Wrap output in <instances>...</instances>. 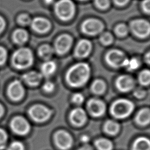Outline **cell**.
Here are the masks:
<instances>
[{
  "label": "cell",
  "mask_w": 150,
  "mask_h": 150,
  "mask_svg": "<svg viewBox=\"0 0 150 150\" xmlns=\"http://www.w3.org/2000/svg\"><path fill=\"white\" fill-rule=\"evenodd\" d=\"M90 74L89 65L84 62L78 63L68 70L66 79L68 84L71 87H80L87 82L90 78Z\"/></svg>",
  "instance_id": "1"
},
{
  "label": "cell",
  "mask_w": 150,
  "mask_h": 150,
  "mask_svg": "<svg viewBox=\"0 0 150 150\" xmlns=\"http://www.w3.org/2000/svg\"><path fill=\"white\" fill-rule=\"evenodd\" d=\"M134 104L132 101L125 98L115 101L111 105L110 112L112 115L118 119L128 117L134 111Z\"/></svg>",
  "instance_id": "2"
},
{
  "label": "cell",
  "mask_w": 150,
  "mask_h": 150,
  "mask_svg": "<svg viewBox=\"0 0 150 150\" xmlns=\"http://www.w3.org/2000/svg\"><path fill=\"white\" fill-rule=\"evenodd\" d=\"M13 65L17 69H23L30 66L33 62L32 51L27 47H22L16 50L12 57Z\"/></svg>",
  "instance_id": "3"
},
{
  "label": "cell",
  "mask_w": 150,
  "mask_h": 150,
  "mask_svg": "<svg viewBox=\"0 0 150 150\" xmlns=\"http://www.w3.org/2000/svg\"><path fill=\"white\" fill-rule=\"evenodd\" d=\"M55 12L60 19L67 21L73 16L75 5L71 0H60L56 4Z\"/></svg>",
  "instance_id": "4"
},
{
  "label": "cell",
  "mask_w": 150,
  "mask_h": 150,
  "mask_svg": "<svg viewBox=\"0 0 150 150\" xmlns=\"http://www.w3.org/2000/svg\"><path fill=\"white\" fill-rule=\"evenodd\" d=\"M52 114V110L41 104L34 105L29 110L30 117L38 122H43L47 121L51 117Z\"/></svg>",
  "instance_id": "5"
},
{
  "label": "cell",
  "mask_w": 150,
  "mask_h": 150,
  "mask_svg": "<svg viewBox=\"0 0 150 150\" xmlns=\"http://www.w3.org/2000/svg\"><path fill=\"white\" fill-rule=\"evenodd\" d=\"M127 58L125 54L118 49L110 50L105 56V60L107 63L111 67L118 68L124 67Z\"/></svg>",
  "instance_id": "6"
},
{
  "label": "cell",
  "mask_w": 150,
  "mask_h": 150,
  "mask_svg": "<svg viewBox=\"0 0 150 150\" xmlns=\"http://www.w3.org/2000/svg\"><path fill=\"white\" fill-rule=\"evenodd\" d=\"M131 30L138 38H145L150 32V25L148 21L144 19H137L131 23Z\"/></svg>",
  "instance_id": "7"
},
{
  "label": "cell",
  "mask_w": 150,
  "mask_h": 150,
  "mask_svg": "<svg viewBox=\"0 0 150 150\" xmlns=\"http://www.w3.org/2000/svg\"><path fill=\"white\" fill-rule=\"evenodd\" d=\"M104 28L103 23L96 19H88L85 21L82 25L83 32L88 35H96L101 33Z\"/></svg>",
  "instance_id": "8"
},
{
  "label": "cell",
  "mask_w": 150,
  "mask_h": 150,
  "mask_svg": "<svg viewBox=\"0 0 150 150\" xmlns=\"http://www.w3.org/2000/svg\"><path fill=\"white\" fill-rule=\"evenodd\" d=\"M11 127L13 132L21 135L27 134L30 129L28 121L21 116H16L12 119L11 122Z\"/></svg>",
  "instance_id": "9"
},
{
  "label": "cell",
  "mask_w": 150,
  "mask_h": 150,
  "mask_svg": "<svg viewBox=\"0 0 150 150\" xmlns=\"http://www.w3.org/2000/svg\"><path fill=\"white\" fill-rule=\"evenodd\" d=\"M54 141L56 145L61 149L66 150L71 148L73 144V138L69 133L64 131H58L54 135Z\"/></svg>",
  "instance_id": "10"
},
{
  "label": "cell",
  "mask_w": 150,
  "mask_h": 150,
  "mask_svg": "<svg viewBox=\"0 0 150 150\" xmlns=\"http://www.w3.org/2000/svg\"><path fill=\"white\" fill-rule=\"evenodd\" d=\"M72 42V38L70 35L67 34L60 35L55 42L54 49L59 54H64L70 49Z\"/></svg>",
  "instance_id": "11"
},
{
  "label": "cell",
  "mask_w": 150,
  "mask_h": 150,
  "mask_svg": "<svg viewBox=\"0 0 150 150\" xmlns=\"http://www.w3.org/2000/svg\"><path fill=\"white\" fill-rule=\"evenodd\" d=\"M87 108L93 116H102L105 112L106 105L104 101L97 98H91L87 103Z\"/></svg>",
  "instance_id": "12"
},
{
  "label": "cell",
  "mask_w": 150,
  "mask_h": 150,
  "mask_svg": "<svg viewBox=\"0 0 150 150\" xmlns=\"http://www.w3.org/2000/svg\"><path fill=\"white\" fill-rule=\"evenodd\" d=\"M8 95L9 97L15 101H18L21 100L24 95V88L19 80H15L12 82L8 90Z\"/></svg>",
  "instance_id": "13"
},
{
  "label": "cell",
  "mask_w": 150,
  "mask_h": 150,
  "mask_svg": "<svg viewBox=\"0 0 150 150\" xmlns=\"http://www.w3.org/2000/svg\"><path fill=\"white\" fill-rule=\"evenodd\" d=\"M116 86L120 91L127 92L134 88L135 81L134 79L129 75H122L117 79Z\"/></svg>",
  "instance_id": "14"
},
{
  "label": "cell",
  "mask_w": 150,
  "mask_h": 150,
  "mask_svg": "<svg viewBox=\"0 0 150 150\" xmlns=\"http://www.w3.org/2000/svg\"><path fill=\"white\" fill-rule=\"evenodd\" d=\"M91 43L87 39H81L77 43L75 49V55L79 58H84L88 56L91 50Z\"/></svg>",
  "instance_id": "15"
},
{
  "label": "cell",
  "mask_w": 150,
  "mask_h": 150,
  "mask_svg": "<svg viewBox=\"0 0 150 150\" xmlns=\"http://www.w3.org/2000/svg\"><path fill=\"white\" fill-rule=\"evenodd\" d=\"M32 28L36 32L40 33L47 32L50 28V22L43 18L36 17L30 22Z\"/></svg>",
  "instance_id": "16"
},
{
  "label": "cell",
  "mask_w": 150,
  "mask_h": 150,
  "mask_svg": "<svg viewBox=\"0 0 150 150\" xmlns=\"http://www.w3.org/2000/svg\"><path fill=\"white\" fill-rule=\"evenodd\" d=\"M70 118L73 124L77 126H81L86 122L87 120V114L83 108L77 107L71 111Z\"/></svg>",
  "instance_id": "17"
},
{
  "label": "cell",
  "mask_w": 150,
  "mask_h": 150,
  "mask_svg": "<svg viewBox=\"0 0 150 150\" xmlns=\"http://www.w3.org/2000/svg\"><path fill=\"white\" fill-rule=\"evenodd\" d=\"M42 76H43L40 73L32 71L24 74L22 76V79L29 86H36L40 83Z\"/></svg>",
  "instance_id": "18"
},
{
  "label": "cell",
  "mask_w": 150,
  "mask_h": 150,
  "mask_svg": "<svg viewBox=\"0 0 150 150\" xmlns=\"http://www.w3.org/2000/svg\"><path fill=\"white\" fill-rule=\"evenodd\" d=\"M40 70L42 76L49 77L55 72L56 70V64L54 61L47 60L42 64Z\"/></svg>",
  "instance_id": "19"
},
{
  "label": "cell",
  "mask_w": 150,
  "mask_h": 150,
  "mask_svg": "<svg viewBox=\"0 0 150 150\" xmlns=\"http://www.w3.org/2000/svg\"><path fill=\"white\" fill-rule=\"evenodd\" d=\"M132 150H150L149 139L145 137L137 138L132 145Z\"/></svg>",
  "instance_id": "20"
},
{
  "label": "cell",
  "mask_w": 150,
  "mask_h": 150,
  "mask_svg": "<svg viewBox=\"0 0 150 150\" xmlns=\"http://www.w3.org/2000/svg\"><path fill=\"white\" fill-rule=\"evenodd\" d=\"M13 39L16 43L19 45L23 44L28 39V33L25 29H18L13 33Z\"/></svg>",
  "instance_id": "21"
},
{
  "label": "cell",
  "mask_w": 150,
  "mask_h": 150,
  "mask_svg": "<svg viewBox=\"0 0 150 150\" xmlns=\"http://www.w3.org/2000/svg\"><path fill=\"white\" fill-rule=\"evenodd\" d=\"M137 122L140 125H146L150 121V112L148 108H144L140 110L136 117Z\"/></svg>",
  "instance_id": "22"
},
{
  "label": "cell",
  "mask_w": 150,
  "mask_h": 150,
  "mask_svg": "<svg viewBox=\"0 0 150 150\" xmlns=\"http://www.w3.org/2000/svg\"><path fill=\"white\" fill-rule=\"evenodd\" d=\"M104 131L110 135H115L120 129V125L114 120H108L104 126Z\"/></svg>",
  "instance_id": "23"
},
{
  "label": "cell",
  "mask_w": 150,
  "mask_h": 150,
  "mask_svg": "<svg viewBox=\"0 0 150 150\" xmlns=\"http://www.w3.org/2000/svg\"><path fill=\"white\" fill-rule=\"evenodd\" d=\"M95 146L98 150H112V143L106 138H100L96 141Z\"/></svg>",
  "instance_id": "24"
},
{
  "label": "cell",
  "mask_w": 150,
  "mask_h": 150,
  "mask_svg": "<svg viewBox=\"0 0 150 150\" xmlns=\"http://www.w3.org/2000/svg\"><path fill=\"white\" fill-rule=\"evenodd\" d=\"M91 88L94 93L96 94H101L105 91L106 85L104 81L100 79H97L93 82Z\"/></svg>",
  "instance_id": "25"
},
{
  "label": "cell",
  "mask_w": 150,
  "mask_h": 150,
  "mask_svg": "<svg viewBox=\"0 0 150 150\" xmlns=\"http://www.w3.org/2000/svg\"><path fill=\"white\" fill-rule=\"evenodd\" d=\"M54 49L49 45H42L38 50L39 55L44 59H49L53 54Z\"/></svg>",
  "instance_id": "26"
},
{
  "label": "cell",
  "mask_w": 150,
  "mask_h": 150,
  "mask_svg": "<svg viewBox=\"0 0 150 150\" xmlns=\"http://www.w3.org/2000/svg\"><path fill=\"white\" fill-rule=\"evenodd\" d=\"M139 66H140L139 60L137 58L132 57L130 59L127 58L124 67H126L128 70L133 71L137 69L139 67Z\"/></svg>",
  "instance_id": "27"
},
{
  "label": "cell",
  "mask_w": 150,
  "mask_h": 150,
  "mask_svg": "<svg viewBox=\"0 0 150 150\" xmlns=\"http://www.w3.org/2000/svg\"><path fill=\"white\" fill-rule=\"evenodd\" d=\"M138 80L141 84L148 86L150 82V71L148 69L142 70L139 74Z\"/></svg>",
  "instance_id": "28"
},
{
  "label": "cell",
  "mask_w": 150,
  "mask_h": 150,
  "mask_svg": "<svg viewBox=\"0 0 150 150\" xmlns=\"http://www.w3.org/2000/svg\"><path fill=\"white\" fill-rule=\"evenodd\" d=\"M100 40L103 45H108L112 42L113 36L109 32H104L101 35Z\"/></svg>",
  "instance_id": "29"
},
{
  "label": "cell",
  "mask_w": 150,
  "mask_h": 150,
  "mask_svg": "<svg viewBox=\"0 0 150 150\" xmlns=\"http://www.w3.org/2000/svg\"><path fill=\"white\" fill-rule=\"evenodd\" d=\"M115 32L120 36H125L128 32V28L125 24H120L115 28Z\"/></svg>",
  "instance_id": "30"
},
{
  "label": "cell",
  "mask_w": 150,
  "mask_h": 150,
  "mask_svg": "<svg viewBox=\"0 0 150 150\" xmlns=\"http://www.w3.org/2000/svg\"><path fill=\"white\" fill-rule=\"evenodd\" d=\"M8 135L6 132L2 129L0 128V149H2L5 147Z\"/></svg>",
  "instance_id": "31"
},
{
  "label": "cell",
  "mask_w": 150,
  "mask_h": 150,
  "mask_svg": "<svg viewBox=\"0 0 150 150\" xmlns=\"http://www.w3.org/2000/svg\"><path fill=\"white\" fill-rule=\"evenodd\" d=\"M84 100V97L83 95L81 93H77L74 94L72 96V101L76 104L80 105L83 103Z\"/></svg>",
  "instance_id": "32"
},
{
  "label": "cell",
  "mask_w": 150,
  "mask_h": 150,
  "mask_svg": "<svg viewBox=\"0 0 150 150\" xmlns=\"http://www.w3.org/2000/svg\"><path fill=\"white\" fill-rule=\"evenodd\" d=\"M8 150H24V146L19 141H14L10 144Z\"/></svg>",
  "instance_id": "33"
},
{
  "label": "cell",
  "mask_w": 150,
  "mask_h": 150,
  "mask_svg": "<svg viewBox=\"0 0 150 150\" xmlns=\"http://www.w3.org/2000/svg\"><path fill=\"white\" fill-rule=\"evenodd\" d=\"M18 22L22 25H27L31 22V20L28 15L22 14L18 17Z\"/></svg>",
  "instance_id": "34"
},
{
  "label": "cell",
  "mask_w": 150,
  "mask_h": 150,
  "mask_svg": "<svg viewBox=\"0 0 150 150\" xmlns=\"http://www.w3.org/2000/svg\"><path fill=\"white\" fill-rule=\"evenodd\" d=\"M54 87H55V86H54V83L50 81H46L42 86L43 90L47 92V93H50V92L53 91L54 89Z\"/></svg>",
  "instance_id": "35"
},
{
  "label": "cell",
  "mask_w": 150,
  "mask_h": 150,
  "mask_svg": "<svg viewBox=\"0 0 150 150\" xmlns=\"http://www.w3.org/2000/svg\"><path fill=\"white\" fill-rule=\"evenodd\" d=\"M96 4L101 9H106L109 6L110 0H95Z\"/></svg>",
  "instance_id": "36"
},
{
  "label": "cell",
  "mask_w": 150,
  "mask_h": 150,
  "mask_svg": "<svg viewBox=\"0 0 150 150\" xmlns=\"http://www.w3.org/2000/svg\"><path fill=\"white\" fill-rule=\"evenodd\" d=\"M146 94V91L144 89L142 88H137L134 91V95L135 97L138 98H143Z\"/></svg>",
  "instance_id": "37"
},
{
  "label": "cell",
  "mask_w": 150,
  "mask_h": 150,
  "mask_svg": "<svg viewBox=\"0 0 150 150\" xmlns=\"http://www.w3.org/2000/svg\"><path fill=\"white\" fill-rule=\"evenodd\" d=\"M7 57V52L6 50L3 47L0 46V65L3 64Z\"/></svg>",
  "instance_id": "38"
},
{
  "label": "cell",
  "mask_w": 150,
  "mask_h": 150,
  "mask_svg": "<svg viewBox=\"0 0 150 150\" xmlns=\"http://www.w3.org/2000/svg\"><path fill=\"white\" fill-rule=\"evenodd\" d=\"M142 8L145 12L149 14L150 12V0H144L142 3Z\"/></svg>",
  "instance_id": "39"
},
{
  "label": "cell",
  "mask_w": 150,
  "mask_h": 150,
  "mask_svg": "<svg viewBox=\"0 0 150 150\" xmlns=\"http://www.w3.org/2000/svg\"><path fill=\"white\" fill-rule=\"evenodd\" d=\"M129 0H114L115 3L119 6H123L125 5Z\"/></svg>",
  "instance_id": "40"
},
{
  "label": "cell",
  "mask_w": 150,
  "mask_h": 150,
  "mask_svg": "<svg viewBox=\"0 0 150 150\" xmlns=\"http://www.w3.org/2000/svg\"><path fill=\"white\" fill-rule=\"evenodd\" d=\"M5 26V22L4 18L0 16V33L4 30Z\"/></svg>",
  "instance_id": "41"
},
{
  "label": "cell",
  "mask_w": 150,
  "mask_h": 150,
  "mask_svg": "<svg viewBox=\"0 0 150 150\" xmlns=\"http://www.w3.org/2000/svg\"><path fill=\"white\" fill-rule=\"evenodd\" d=\"M81 141L83 142V143H87V142H88V141L90 140V138L88 135H83L80 138Z\"/></svg>",
  "instance_id": "42"
},
{
  "label": "cell",
  "mask_w": 150,
  "mask_h": 150,
  "mask_svg": "<svg viewBox=\"0 0 150 150\" xmlns=\"http://www.w3.org/2000/svg\"><path fill=\"white\" fill-rule=\"evenodd\" d=\"M78 150H93V149H92V148L90 146H89L88 145H86L83 146L80 148H79Z\"/></svg>",
  "instance_id": "43"
},
{
  "label": "cell",
  "mask_w": 150,
  "mask_h": 150,
  "mask_svg": "<svg viewBox=\"0 0 150 150\" xmlns=\"http://www.w3.org/2000/svg\"><path fill=\"white\" fill-rule=\"evenodd\" d=\"M145 61L147 64H149L150 62V56H149V53H147V54L145 56Z\"/></svg>",
  "instance_id": "44"
},
{
  "label": "cell",
  "mask_w": 150,
  "mask_h": 150,
  "mask_svg": "<svg viewBox=\"0 0 150 150\" xmlns=\"http://www.w3.org/2000/svg\"><path fill=\"white\" fill-rule=\"evenodd\" d=\"M4 108H3L2 105L0 104V117L2 115V114H3V113H4Z\"/></svg>",
  "instance_id": "45"
},
{
  "label": "cell",
  "mask_w": 150,
  "mask_h": 150,
  "mask_svg": "<svg viewBox=\"0 0 150 150\" xmlns=\"http://www.w3.org/2000/svg\"><path fill=\"white\" fill-rule=\"evenodd\" d=\"M54 0H45V2L47 4H50L53 2Z\"/></svg>",
  "instance_id": "46"
},
{
  "label": "cell",
  "mask_w": 150,
  "mask_h": 150,
  "mask_svg": "<svg viewBox=\"0 0 150 150\" xmlns=\"http://www.w3.org/2000/svg\"><path fill=\"white\" fill-rule=\"evenodd\" d=\"M81 1H85V0H81Z\"/></svg>",
  "instance_id": "47"
}]
</instances>
